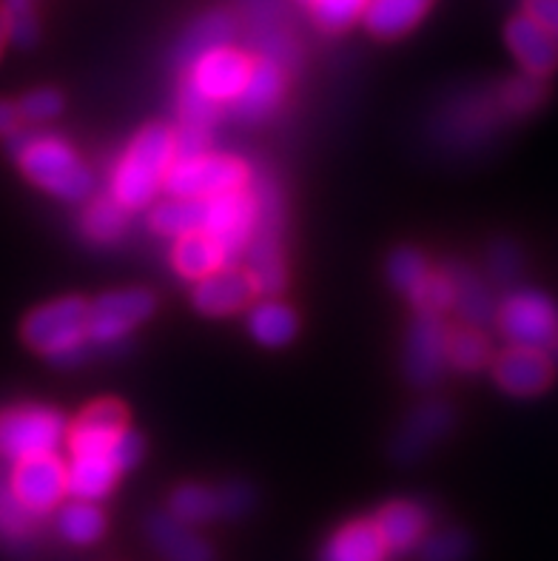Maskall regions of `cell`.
I'll list each match as a JSON object with an SVG mask.
<instances>
[{
	"instance_id": "cell-1",
	"label": "cell",
	"mask_w": 558,
	"mask_h": 561,
	"mask_svg": "<svg viewBox=\"0 0 558 561\" xmlns=\"http://www.w3.org/2000/svg\"><path fill=\"white\" fill-rule=\"evenodd\" d=\"M12 160L21 165L29 183L66 203H83L94 194L92 169L64 137L49 131H14L9 137Z\"/></svg>"
},
{
	"instance_id": "cell-2",
	"label": "cell",
	"mask_w": 558,
	"mask_h": 561,
	"mask_svg": "<svg viewBox=\"0 0 558 561\" xmlns=\"http://www.w3.org/2000/svg\"><path fill=\"white\" fill-rule=\"evenodd\" d=\"M178 157L174 149V128L169 123L143 126L126 146L109 178V194L126 211L151 206V199L163 188L166 174Z\"/></svg>"
},
{
	"instance_id": "cell-3",
	"label": "cell",
	"mask_w": 558,
	"mask_h": 561,
	"mask_svg": "<svg viewBox=\"0 0 558 561\" xmlns=\"http://www.w3.org/2000/svg\"><path fill=\"white\" fill-rule=\"evenodd\" d=\"M257 203L254 234L242 251V268L254 283L257 294H280L288 283L283 256V228H285V199L280 185L269 174H254L248 183Z\"/></svg>"
},
{
	"instance_id": "cell-4",
	"label": "cell",
	"mask_w": 558,
	"mask_h": 561,
	"mask_svg": "<svg viewBox=\"0 0 558 561\" xmlns=\"http://www.w3.org/2000/svg\"><path fill=\"white\" fill-rule=\"evenodd\" d=\"M86 313H89V302L86 299H52V302L35 308L23 320V342L35 354L46 356L55 365L83 363L86 345H89V336H86Z\"/></svg>"
},
{
	"instance_id": "cell-5",
	"label": "cell",
	"mask_w": 558,
	"mask_h": 561,
	"mask_svg": "<svg viewBox=\"0 0 558 561\" xmlns=\"http://www.w3.org/2000/svg\"><path fill=\"white\" fill-rule=\"evenodd\" d=\"M251 178H254V169L240 157L205 151L197 157H178L166 174L163 188L169 192V197L208 199L248 188Z\"/></svg>"
},
{
	"instance_id": "cell-6",
	"label": "cell",
	"mask_w": 558,
	"mask_h": 561,
	"mask_svg": "<svg viewBox=\"0 0 558 561\" xmlns=\"http://www.w3.org/2000/svg\"><path fill=\"white\" fill-rule=\"evenodd\" d=\"M66 420L52 408L21 405L0 411V459L21 462L55 454L66 439Z\"/></svg>"
},
{
	"instance_id": "cell-7",
	"label": "cell",
	"mask_w": 558,
	"mask_h": 561,
	"mask_svg": "<svg viewBox=\"0 0 558 561\" xmlns=\"http://www.w3.org/2000/svg\"><path fill=\"white\" fill-rule=\"evenodd\" d=\"M499 331L510 345L547 351L558 345V311L542 291H516L496 311Z\"/></svg>"
},
{
	"instance_id": "cell-8",
	"label": "cell",
	"mask_w": 558,
	"mask_h": 561,
	"mask_svg": "<svg viewBox=\"0 0 558 561\" xmlns=\"http://www.w3.org/2000/svg\"><path fill=\"white\" fill-rule=\"evenodd\" d=\"M157 308L155 294L146 288H128V291H109L89 302L86 313V336L94 345H114L126 340L137 325L149 320Z\"/></svg>"
},
{
	"instance_id": "cell-9",
	"label": "cell",
	"mask_w": 558,
	"mask_h": 561,
	"mask_svg": "<svg viewBox=\"0 0 558 561\" xmlns=\"http://www.w3.org/2000/svg\"><path fill=\"white\" fill-rule=\"evenodd\" d=\"M251 66H254V55L234 49V46H219V49L205 51L183 71V83H189L194 92L217 106H231L251 75Z\"/></svg>"
},
{
	"instance_id": "cell-10",
	"label": "cell",
	"mask_w": 558,
	"mask_h": 561,
	"mask_svg": "<svg viewBox=\"0 0 558 561\" xmlns=\"http://www.w3.org/2000/svg\"><path fill=\"white\" fill-rule=\"evenodd\" d=\"M257 226V203L251 188L203 199V231L219 242L228 263H237Z\"/></svg>"
},
{
	"instance_id": "cell-11",
	"label": "cell",
	"mask_w": 558,
	"mask_h": 561,
	"mask_svg": "<svg viewBox=\"0 0 558 561\" xmlns=\"http://www.w3.org/2000/svg\"><path fill=\"white\" fill-rule=\"evenodd\" d=\"M9 488L29 513L41 519L43 513L60 507L66 496V462L57 454L32 456L12 462L9 470Z\"/></svg>"
},
{
	"instance_id": "cell-12",
	"label": "cell",
	"mask_w": 558,
	"mask_h": 561,
	"mask_svg": "<svg viewBox=\"0 0 558 561\" xmlns=\"http://www.w3.org/2000/svg\"><path fill=\"white\" fill-rule=\"evenodd\" d=\"M447 325L436 313H417L405 340V377L410 385H433L447 368Z\"/></svg>"
},
{
	"instance_id": "cell-13",
	"label": "cell",
	"mask_w": 558,
	"mask_h": 561,
	"mask_svg": "<svg viewBox=\"0 0 558 561\" xmlns=\"http://www.w3.org/2000/svg\"><path fill=\"white\" fill-rule=\"evenodd\" d=\"M246 12V35L251 49H254V57H269L285 71L297 69L299 46L288 21H285L283 7L276 0H248Z\"/></svg>"
},
{
	"instance_id": "cell-14",
	"label": "cell",
	"mask_w": 558,
	"mask_h": 561,
	"mask_svg": "<svg viewBox=\"0 0 558 561\" xmlns=\"http://www.w3.org/2000/svg\"><path fill=\"white\" fill-rule=\"evenodd\" d=\"M126 427V405L117 402V399H98L66 427V445H69L71 456L106 454Z\"/></svg>"
},
{
	"instance_id": "cell-15",
	"label": "cell",
	"mask_w": 558,
	"mask_h": 561,
	"mask_svg": "<svg viewBox=\"0 0 558 561\" xmlns=\"http://www.w3.org/2000/svg\"><path fill=\"white\" fill-rule=\"evenodd\" d=\"M257 288L246 274V268L237 263H228L194 283L191 306L205 313V317H231V313H240L242 308L251 306Z\"/></svg>"
},
{
	"instance_id": "cell-16",
	"label": "cell",
	"mask_w": 558,
	"mask_h": 561,
	"mask_svg": "<svg viewBox=\"0 0 558 561\" xmlns=\"http://www.w3.org/2000/svg\"><path fill=\"white\" fill-rule=\"evenodd\" d=\"M285 83H288V71L283 66H276L269 57H254V66H251V75H248L242 92L228 108L237 121L262 123L283 103Z\"/></svg>"
},
{
	"instance_id": "cell-17",
	"label": "cell",
	"mask_w": 558,
	"mask_h": 561,
	"mask_svg": "<svg viewBox=\"0 0 558 561\" xmlns=\"http://www.w3.org/2000/svg\"><path fill=\"white\" fill-rule=\"evenodd\" d=\"M496 117H504L502 106H499V98H493V103H488L479 94H462V98H453L447 103L445 112L436 114V123H433V135L445 146H474L476 137L485 135V128H490V123H496Z\"/></svg>"
},
{
	"instance_id": "cell-18",
	"label": "cell",
	"mask_w": 558,
	"mask_h": 561,
	"mask_svg": "<svg viewBox=\"0 0 558 561\" xmlns=\"http://www.w3.org/2000/svg\"><path fill=\"white\" fill-rule=\"evenodd\" d=\"M493 379L510 397H538L553 382V363L547 351L508 348L493 363Z\"/></svg>"
},
{
	"instance_id": "cell-19",
	"label": "cell",
	"mask_w": 558,
	"mask_h": 561,
	"mask_svg": "<svg viewBox=\"0 0 558 561\" xmlns=\"http://www.w3.org/2000/svg\"><path fill=\"white\" fill-rule=\"evenodd\" d=\"M504 41L524 75L533 78H550L558 69V37H553L538 21L524 12L508 23L504 28Z\"/></svg>"
},
{
	"instance_id": "cell-20",
	"label": "cell",
	"mask_w": 558,
	"mask_h": 561,
	"mask_svg": "<svg viewBox=\"0 0 558 561\" xmlns=\"http://www.w3.org/2000/svg\"><path fill=\"white\" fill-rule=\"evenodd\" d=\"M453 425V411L445 402H424L417 411L410 413L405 420L402 431L396 434L394 439V459L396 462H417L419 456H424V450L431 448L433 442H439L442 436L451 431Z\"/></svg>"
},
{
	"instance_id": "cell-21",
	"label": "cell",
	"mask_w": 558,
	"mask_h": 561,
	"mask_svg": "<svg viewBox=\"0 0 558 561\" xmlns=\"http://www.w3.org/2000/svg\"><path fill=\"white\" fill-rule=\"evenodd\" d=\"M376 534L385 541L390 556H402L410 550L419 548V541L428 536V527H431V513L428 507L417 505V502H390V505L382 507L374 519Z\"/></svg>"
},
{
	"instance_id": "cell-22",
	"label": "cell",
	"mask_w": 558,
	"mask_h": 561,
	"mask_svg": "<svg viewBox=\"0 0 558 561\" xmlns=\"http://www.w3.org/2000/svg\"><path fill=\"white\" fill-rule=\"evenodd\" d=\"M146 536H149L151 548L166 561H214L212 545L197 536L194 527L174 519L171 513H155L146 522Z\"/></svg>"
},
{
	"instance_id": "cell-23",
	"label": "cell",
	"mask_w": 558,
	"mask_h": 561,
	"mask_svg": "<svg viewBox=\"0 0 558 561\" xmlns=\"http://www.w3.org/2000/svg\"><path fill=\"white\" fill-rule=\"evenodd\" d=\"M123 470L114 465V459L106 454H83L71 456L66 465V493L83 502H98L114 491V484L121 479Z\"/></svg>"
},
{
	"instance_id": "cell-24",
	"label": "cell",
	"mask_w": 558,
	"mask_h": 561,
	"mask_svg": "<svg viewBox=\"0 0 558 561\" xmlns=\"http://www.w3.org/2000/svg\"><path fill=\"white\" fill-rule=\"evenodd\" d=\"M390 553L385 548V541L379 539L376 527L371 519L348 522L340 527L331 539L326 541V548L319 553V561H388Z\"/></svg>"
},
{
	"instance_id": "cell-25",
	"label": "cell",
	"mask_w": 558,
	"mask_h": 561,
	"mask_svg": "<svg viewBox=\"0 0 558 561\" xmlns=\"http://www.w3.org/2000/svg\"><path fill=\"white\" fill-rule=\"evenodd\" d=\"M431 3L433 0H368L362 23L379 41H396L422 21Z\"/></svg>"
},
{
	"instance_id": "cell-26",
	"label": "cell",
	"mask_w": 558,
	"mask_h": 561,
	"mask_svg": "<svg viewBox=\"0 0 558 561\" xmlns=\"http://www.w3.org/2000/svg\"><path fill=\"white\" fill-rule=\"evenodd\" d=\"M234 35H237V21H234L228 12H212L205 14V18H200V21L185 32L183 41H180L178 46V55H174V60H178L180 66V75H183L197 57H203L205 51L219 49V46H231Z\"/></svg>"
},
{
	"instance_id": "cell-27",
	"label": "cell",
	"mask_w": 558,
	"mask_h": 561,
	"mask_svg": "<svg viewBox=\"0 0 558 561\" xmlns=\"http://www.w3.org/2000/svg\"><path fill=\"white\" fill-rule=\"evenodd\" d=\"M171 265H174L180 277L197 283V279L208 277L212 271L228 265V256L226 251L219 249V242L214 237H208L205 231H194V234H185L174 240Z\"/></svg>"
},
{
	"instance_id": "cell-28",
	"label": "cell",
	"mask_w": 558,
	"mask_h": 561,
	"mask_svg": "<svg viewBox=\"0 0 558 561\" xmlns=\"http://www.w3.org/2000/svg\"><path fill=\"white\" fill-rule=\"evenodd\" d=\"M248 331L265 348H283L299 331L297 311L280 299H262L248 311Z\"/></svg>"
},
{
	"instance_id": "cell-29",
	"label": "cell",
	"mask_w": 558,
	"mask_h": 561,
	"mask_svg": "<svg viewBox=\"0 0 558 561\" xmlns=\"http://www.w3.org/2000/svg\"><path fill=\"white\" fill-rule=\"evenodd\" d=\"M447 277L453 283V308L470 328H485L493 322V299L474 271L465 265H445Z\"/></svg>"
},
{
	"instance_id": "cell-30",
	"label": "cell",
	"mask_w": 558,
	"mask_h": 561,
	"mask_svg": "<svg viewBox=\"0 0 558 561\" xmlns=\"http://www.w3.org/2000/svg\"><path fill=\"white\" fill-rule=\"evenodd\" d=\"M128 228V211L112 197V194H100L89 197L83 214H80V234L94 245H114L121 242Z\"/></svg>"
},
{
	"instance_id": "cell-31",
	"label": "cell",
	"mask_w": 558,
	"mask_h": 561,
	"mask_svg": "<svg viewBox=\"0 0 558 561\" xmlns=\"http://www.w3.org/2000/svg\"><path fill=\"white\" fill-rule=\"evenodd\" d=\"M57 534L64 536L69 545L75 548H89L94 541L103 539L106 534V516L94 502H83V499H75L69 505H64L57 511L55 519Z\"/></svg>"
},
{
	"instance_id": "cell-32",
	"label": "cell",
	"mask_w": 558,
	"mask_h": 561,
	"mask_svg": "<svg viewBox=\"0 0 558 561\" xmlns=\"http://www.w3.org/2000/svg\"><path fill=\"white\" fill-rule=\"evenodd\" d=\"M149 228L160 237H178L203 231V199L169 197L163 203H155L149 211Z\"/></svg>"
},
{
	"instance_id": "cell-33",
	"label": "cell",
	"mask_w": 558,
	"mask_h": 561,
	"mask_svg": "<svg viewBox=\"0 0 558 561\" xmlns=\"http://www.w3.org/2000/svg\"><path fill=\"white\" fill-rule=\"evenodd\" d=\"M169 513L174 519L185 522V525L197 527L208 525V522L219 519V496L217 488H208V484H180L178 491L171 493Z\"/></svg>"
},
{
	"instance_id": "cell-34",
	"label": "cell",
	"mask_w": 558,
	"mask_h": 561,
	"mask_svg": "<svg viewBox=\"0 0 558 561\" xmlns=\"http://www.w3.org/2000/svg\"><path fill=\"white\" fill-rule=\"evenodd\" d=\"M493 359L490 340L481 334V328H459L447 334V365L462 374H476V370L488 368Z\"/></svg>"
},
{
	"instance_id": "cell-35",
	"label": "cell",
	"mask_w": 558,
	"mask_h": 561,
	"mask_svg": "<svg viewBox=\"0 0 558 561\" xmlns=\"http://www.w3.org/2000/svg\"><path fill=\"white\" fill-rule=\"evenodd\" d=\"M35 527L37 516L18 502V496L9 488V473L7 477L0 473V541L9 548H21L35 536Z\"/></svg>"
},
{
	"instance_id": "cell-36",
	"label": "cell",
	"mask_w": 558,
	"mask_h": 561,
	"mask_svg": "<svg viewBox=\"0 0 558 561\" xmlns=\"http://www.w3.org/2000/svg\"><path fill=\"white\" fill-rule=\"evenodd\" d=\"M365 7H368V0H305L311 21L328 35L345 32L356 21H362Z\"/></svg>"
},
{
	"instance_id": "cell-37",
	"label": "cell",
	"mask_w": 558,
	"mask_h": 561,
	"mask_svg": "<svg viewBox=\"0 0 558 561\" xmlns=\"http://www.w3.org/2000/svg\"><path fill=\"white\" fill-rule=\"evenodd\" d=\"M496 98H499L504 117H522V114L538 108V103L545 100V85H542V78L522 75V78H510L508 83L499 85Z\"/></svg>"
},
{
	"instance_id": "cell-38",
	"label": "cell",
	"mask_w": 558,
	"mask_h": 561,
	"mask_svg": "<svg viewBox=\"0 0 558 561\" xmlns=\"http://www.w3.org/2000/svg\"><path fill=\"white\" fill-rule=\"evenodd\" d=\"M410 306L417 308V313H436L442 317L453 308V283L447 277V271H428V277L408 294Z\"/></svg>"
},
{
	"instance_id": "cell-39",
	"label": "cell",
	"mask_w": 558,
	"mask_h": 561,
	"mask_svg": "<svg viewBox=\"0 0 558 561\" xmlns=\"http://www.w3.org/2000/svg\"><path fill=\"white\" fill-rule=\"evenodd\" d=\"M428 271H431V263H428V256L417 249H396L394 254L388 256L390 285H394L399 294H405V297L428 277Z\"/></svg>"
},
{
	"instance_id": "cell-40",
	"label": "cell",
	"mask_w": 558,
	"mask_h": 561,
	"mask_svg": "<svg viewBox=\"0 0 558 561\" xmlns=\"http://www.w3.org/2000/svg\"><path fill=\"white\" fill-rule=\"evenodd\" d=\"M419 561H465L470 556V539L456 527L428 534L419 541Z\"/></svg>"
},
{
	"instance_id": "cell-41",
	"label": "cell",
	"mask_w": 558,
	"mask_h": 561,
	"mask_svg": "<svg viewBox=\"0 0 558 561\" xmlns=\"http://www.w3.org/2000/svg\"><path fill=\"white\" fill-rule=\"evenodd\" d=\"M3 7V14H7V32L9 41L21 49H29L32 43L37 41V18L32 0H0Z\"/></svg>"
},
{
	"instance_id": "cell-42",
	"label": "cell",
	"mask_w": 558,
	"mask_h": 561,
	"mask_svg": "<svg viewBox=\"0 0 558 561\" xmlns=\"http://www.w3.org/2000/svg\"><path fill=\"white\" fill-rule=\"evenodd\" d=\"M60 112H64V94L55 92V89H35V92L23 94L21 103H18L21 121L32 123V126L55 121Z\"/></svg>"
},
{
	"instance_id": "cell-43",
	"label": "cell",
	"mask_w": 558,
	"mask_h": 561,
	"mask_svg": "<svg viewBox=\"0 0 558 561\" xmlns=\"http://www.w3.org/2000/svg\"><path fill=\"white\" fill-rule=\"evenodd\" d=\"M219 496V516L223 519H242L254 507V491L242 482H228L217 488Z\"/></svg>"
},
{
	"instance_id": "cell-44",
	"label": "cell",
	"mask_w": 558,
	"mask_h": 561,
	"mask_svg": "<svg viewBox=\"0 0 558 561\" xmlns=\"http://www.w3.org/2000/svg\"><path fill=\"white\" fill-rule=\"evenodd\" d=\"M490 265H493V274L499 279H513L519 274V251L502 242L490 251Z\"/></svg>"
},
{
	"instance_id": "cell-45",
	"label": "cell",
	"mask_w": 558,
	"mask_h": 561,
	"mask_svg": "<svg viewBox=\"0 0 558 561\" xmlns=\"http://www.w3.org/2000/svg\"><path fill=\"white\" fill-rule=\"evenodd\" d=\"M527 14L558 37V0H527Z\"/></svg>"
},
{
	"instance_id": "cell-46",
	"label": "cell",
	"mask_w": 558,
	"mask_h": 561,
	"mask_svg": "<svg viewBox=\"0 0 558 561\" xmlns=\"http://www.w3.org/2000/svg\"><path fill=\"white\" fill-rule=\"evenodd\" d=\"M21 114H18V103L12 100H0V137H12L14 131H21Z\"/></svg>"
},
{
	"instance_id": "cell-47",
	"label": "cell",
	"mask_w": 558,
	"mask_h": 561,
	"mask_svg": "<svg viewBox=\"0 0 558 561\" xmlns=\"http://www.w3.org/2000/svg\"><path fill=\"white\" fill-rule=\"evenodd\" d=\"M9 41V32H7V14H3V7H0V55H3V46Z\"/></svg>"
}]
</instances>
